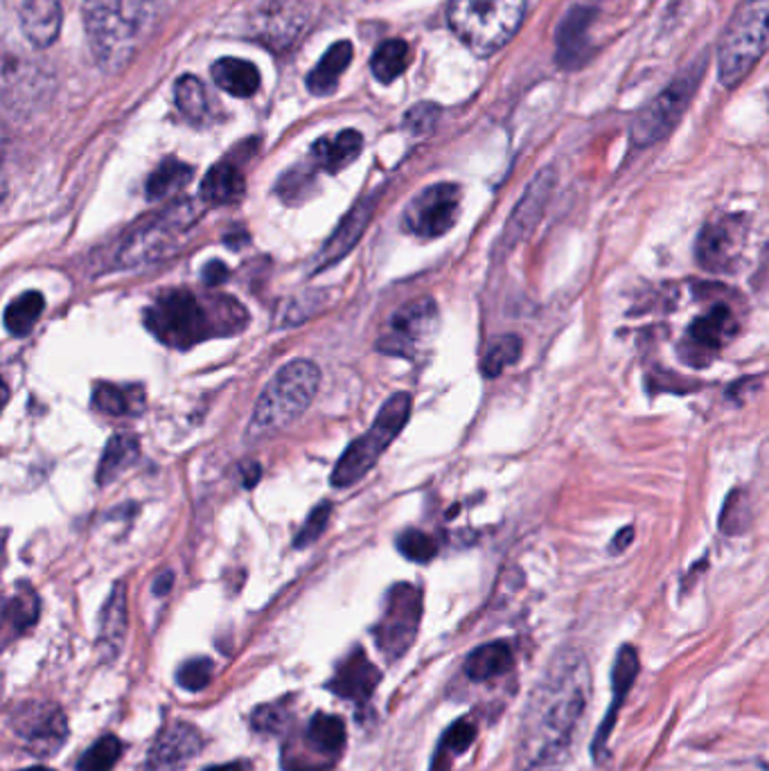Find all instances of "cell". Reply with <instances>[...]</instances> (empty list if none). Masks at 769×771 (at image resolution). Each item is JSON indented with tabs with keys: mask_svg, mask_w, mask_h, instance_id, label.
Listing matches in <instances>:
<instances>
[{
	"mask_svg": "<svg viewBox=\"0 0 769 771\" xmlns=\"http://www.w3.org/2000/svg\"><path fill=\"white\" fill-rule=\"evenodd\" d=\"M591 693L584 655L565 648L548 661L520 728L517 771H562Z\"/></svg>",
	"mask_w": 769,
	"mask_h": 771,
	"instance_id": "obj_1",
	"label": "cell"
},
{
	"mask_svg": "<svg viewBox=\"0 0 769 771\" xmlns=\"http://www.w3.org/2000/svg\"><path fill=\"white\" fill-rule=\"evenodd\" d=\"M147 329L167 348L190 350L215 336L248 327V312L231 295L199 298L190 289H167L145 310Z\"/></svg>",
	"mask_w": 769,
	"mask_h": 771,
	"instance_id": "obj_2",
	"label": "cell"
},
{
	"mask_svg": "<svg viewBox=\"0 0 769 771\" xmlns=\"http://www.w3.org/2000/svg\"><path fill=\"white\" fill-rule=\"evenodd\" d=\"M158 14V0H83V27L98 66L118 72L132 64Z\"/></svg>",
	"mask_w": 769,
	"mask_h": 771,
	"instance_id": "obj_3",
	"label": "cell"
},
{
	"mask_svg": "<svg viewBox=\"0 0 769 771\" xmlns=\"http://www.w3.org/2000/svg\"><path fill=\"white\" fill-rule=\"evenodd\" d=\"M201 210L192 199L175 201L165 210L152 214L126 233L111 255V269H132L147 262L163 260L175 253L186 233L199 222Z\"/></svg>",
	"mask_w": 769,
	"mask_h": 771,
	"instance_id": "obj_4",
	"label": "cell"
},
{
	"mask_svg": "<svg viewBox=\"0 0 769 771\" xmlns=\"http://www.w3.org/2000/svg\"><path fill=\"white\" fill-rule=\"evenodd\" d=\"M528 0H452L454 34L479 57L499 53L522 27Z\"/></svg>",
	"mask_w": 769,
	"mask_h": 771,
	"instance_id": "obj_5",
	"label": "cell"
},
{
	"mask_svg": "<svg viewBox=\"0 0 769 771\" xmlns=\"http://www.w3.org/2000/svg\"><path fill=\"white\" fill-rule=\"evenodd\" d=\"M321 370L314 361L296 359L282 366L267 383L250 417V432L269 434L301 417L314 402Z\"/></svg>",
	"mask_w": 769,
	"mask_h": 771,
	"instance_id": "obj_6",
	"label": "cell"
},
{
	"mask_svg": "<svg viewBox=\"0 0 769 771\" xmlns=\"http://www.w3.org/2000/svg\"><path fill=\"white\" fill-rule=\"evenodd\" d=\"M769 53V0H747L726 27L717 48V75L726 89L736 86Z\"/></svg>",
	"mask_w": 769,
	"mask_h": 771,
	"instance_id": "obj_7",
	"label": "cell"
},
{
	"mask_svg": "<svg viewBox=\"0 0 769 771\" xmlns=\"http://www.w3.org/2000/svg\"><path fill=\"white\" fill-rule=\"evenodd\" d=\"M411 415V395L395 393L379 409L372 426L357 438L344 456L338 458L332 471V485L344 490L357 485L368 471L377 465L381 454L391 447V443L402 434Z\"/></svg>",
	"mask_w": 769,
	"mask_h": 771,
	"instance_id": "obj_8",
	"label": "cell"
},
{
	"mask_svg": "<svg viewBox=\"0 0 769 771\" xmlns=\"http://www.w3.org/2000/svg\"><path fill=\"white\" fill-rule=\"evenodd\" d=\"M702 75L704 64L689 68L681 77H677L659 98H655L636 115L632 124V143L636 147H650L672 132L681 115L687 113L693 96L698 93Z\"/></svg>",
	"mask_w": 769,
	"mask_h": 771,
	"instance_id": "obj_9",
	"label": "cell"
},
{
	"mask_svg": "<svg viewBox=\"0 0 769 771\" xmlns=\"http://www.w3.org/2000/svg\"><path fill=\"white\" fill-rule=\"evenodd\" d=\"M422 618V591L415 584L400 582L389 595L383 614L372 632L377 648L389 661L402 659L417 636Z\"/></svg>",
	"mask_w": 769,
	"mask_h": 771,
	"instance_id": "obj_10",
	"label": "cell"
},
{
	"mask_svg": "<svg viewBox=\"0 0 769 771\" xmlns=\"http://www.w3.org/2000/svg\"><path fill=\"white\" fill-rule=\"evenodd\" d=\"M460 188L454 183H436L411 199L402 214L404 231L417 239H438L447 235L460 214Z\"/></svg>",
	"mask_w": 769,
	"mask_h": 771,
	"instance_id": "obj_11",
	"label": "cell"
},
{
	"mask_svg": "<svg viewBox=\"0 0 769 771\" xmlns=\"http://www.w3.org/2000/svg\"><path fill=\"white\" fill-rule=\"evenodd\" d=\"M438 305L434 298H417L400 308L391 323L389 332L377 340V350L393 357H415L438 332Z\"/></svg>",
	"mask_w": 769,
	"mask_h": 771,
	"instance_id": "obj_12",
	"label": "cell"
},
{
	"mask_svg": "<svg viewBox=\"0 0 769 771\" xmlns=\"http://www.w3.org/2000/svg\"><path fill=\"white\" fill-rule=\"evenodd\" d=\"M16 738L36 756L55 753L68 736V724L59 706L48 702H32L21 706L12 717Z\"/></svg>",
	"mask_w": 769,
	"mask_h": 771,
	"instance_id": "obj_13",
	"label": "cell"
},
{
	"mask_svg": "<svg viewBox=\"0 0 769 771\" xmlns=\"http://www.w3.org/2000/svg\"><path fill=\"white\" fill-rule=\"evenodd\" d=\"M736 329L738 325L734 312L726 305H715L706 316L698 319L689 327L679 355L687 364L702 368L717 357V353L724 348V343L734 338Z\"/></svg>",
	"mask_w": 769,
	"mask_h": 771,
	"instance_id": "obj_14",
	"label": "cell"
},
{
	"mask_svg": "<svg viewBox=\"0 0 769 771\" xmlns=\"http://www.w3.org/2000/svg\"><path fill=\"white\" fill-rule=\"evenodd\" d=\"M747 235V224L740 214L722 217L704 226L698 239V260L711 273H729L738 262Z\"/></svg>",
	"mask_w": 769,
	"mask_h": 771,
	"instance_id": "obj_15",
	"label": "cell"
},
{
	"mask_svg": "<svg viewBox=\"0 0 769 771\" xmlns=\"http://www.w3.org/2000/svg\"><path fill=\"white\" fill-rule=\"evenodd\" d=\"M553 188H555V169L546 167L533 179V183L526 188V192L520 199V203L515 205V210H512L510 220H508V224L497 242L499 255L510 253L535 231V226L539 224L542 214L548 205Z\"/></svg>",
	"mask_w": 769,
	"mask_h": 771,
	"instance_id": "obj_16",
	"label": "cell"
},
{
	"mask_svg": "<svg viewBox=\"0 0 769 771\" xmlns=\"http://www.w3.org/2000/svg\"><path fill=\"white\" fill-rule=\"evenodd\" d=\"M638 655L632 646H623L616 655V661H614V670H612V704L603 717V724L601 728L595 731V738H593V745H591V751H593V758L598 762H603L608 758V742H610V736H612V728L616 724V717H618V711L621 706L625 704L629 691H632V685L638 677Z\"/></svg>",
	"mask_w": 769,
	"mask_h": 771,
	"instance_id": "obj_17",
	"label": "cell"
},
{
	"mask_svg": "<svg viewBox=\"0 0 769 771\" xmlns=\"http://www.w3.org/2000/svg\"><path fill=\"white\" fill-rule=\"evenodd\" d=\"M379 681L381 674L377 666L368 659V655L361 648H357L338 663L334 677L327 681V691L355 704H366L377 691Z\"/></svg>",
	"mask_w": 769,
	"mask_h": 771,
	"instance_id": "obj_18",
	"label": "cell"
},
{
	"mask_svg": "<svg viewBox=\"0 0 769 771\" xmlns=\"http://www.w3.org/2000/svg\"><path fill=\"white\" fill-rule=\"evenodd\" d=\"M203 742L194 726L186 722L169 724L165 731L156 738L152 753H149V769L152 771H175L188 764L199 751Z\"/></svg>",
	"mask_w": 769,
	"mask_h": 771,
	"instance_id": "obj_19",
	"label": "cell"
},
{
	"mask_svg": "<svg viewBox=\"0 0 769 771\" xmlns=\"http://www.w3.org/2000/svg\"><path fill=\"white\" fill-rule=\"evenodd\" d=\"M372 212H375V197L361 199L353 205V210L346 214L344 220H341L336 231L330 235V239L325 242V246L316 255V269L314 271H323V269L336 265L338 260H344V257L355 248V244L361 239V235L366 233V228L372 220Z\"/></svg>",
	"mask_w": 769,
	"mask_h": 771,
	"instance_id": "obj_20",
	"label": "cell"
},
{
	"mask_svg": "<svg viewBox=\"0 0 769 771\" xmlns=\"http://www.w3.org/2000/svg\"><path fill=\"white\" fill-rule=\"evenodd\" d=\"M308 23V12L293 0H271V3L255 16V32L269 46H287Z\"/></svg>",
	"mask_w": 769,
	"mask_h": 771,
	"instance_id": "obj_21",
	"label": "cell"
},
{
	"mask_svg": "<svg viewBox=\"0 0 769 771\" xmlns=\"http://www.w3.org/2000/svg\"><path fill=\"white\" fill-rule=\"evenodd\" d=\"M14 8L19 10L23 34L32 46H53L59 36L64 19L59 0H16Z\"/></svg>",
	"mask_w": 769,
	"mask_h": 771,
	"instance_id": "obj_22",
	"label": "cell"
},
{
	"mask_svg": "<svg viewBox=\"0 0 769 771\" xmlns=\"http://www.w3.org/2000/svg\"><path fill=\"white\" fill-rule=\"evenodd\" d=\"M595 19V10L587 5H576L565 16L558 30V64L562 68H576L587 57V41L589 30Z\"/></svg>",
	"mask_w": 769,
	"mask_h": 771,
	"instance_id": "obj_23",
	"label": "cell"
},
{
	"mask_svg": "<svg viewBox=\"0 0 769 771\" xmlns=\"http://www.w3.org/2000/svg\"><path fill=\"white\" fill-rule=\"evenodd\" d=\"M126 625H130V614H126V589L122 582H118L100 616L98 646L104 661H113L120 655L126 638Z\"/></svg>",
	"mask_w": 769,
	"mask_h": 771,
	"instance_id": "obj_24",
	"label": "cell"
},
{
	"mask_svg": "<svg viewBox=\"0 0 769 771\" xmlns=\"http://www.w3.org/2000/svg\"><path fill=\"white\" fill-rule=\"evenodd\" d=\"M364 149V138L355 128H346V132L336 134L334 138H321L312 147V165L327 171V175H336V171L346 169L353 165Z\"/></svg>",
	"mask_w": 769,
	"mask_h": 771,
	"instance_id": "obj_25",
	"label": "cell"
},
{
	"mask_svg": "<svg viewBox=\"0 0 769 771\" xmlns=\"http://www.w3.org/2000/svg\"><path fill=\"white\" fill-rule=\"evenodd\" d=\"M246 181L233 160H222L208 169L201 181V201L208 205H231L244 197Z\"/></svg>",
	"mask_w": 769,
	"mask_h": 771,
	"instance_id": "obj_26",
	"label": "cell"
},
{
	"mask_svg": "<svg viewBox=\"0 0 769 771\" xmlns=\"http://www.w3.org/2000/svg\"><path fill=\"white\" fill-rule=\"evenodd\" d=\"M515 666V655L512 648L503 640L486 642V646L477 648L465 661V674L472 681H490L497 677H503Z\"/></svg>",
	"mask_w": 769,
	"mask_h": 771,
	"instance_id": "obj_27",
	"label": "cell"
},
{
	"mask_svg": "<svg viewBox=\"0 0 769 771\" xmlns=\"http://www.w3.org/2000/svg\"><path fill=\"white\" fill-rule=\"evenodd\" d=\"M212 79L218 81L220 89L235 98H250L260 89V70L250 62L235 57H224L212 64Z\"/></svg>",
	"mask_w": 769,
	"mask_h": 771,
	"instance_id": "obj_28",
	"label": "cell"
},
{
	"mask_svg": "<svg viewBox=\"0 0 769 771\" xmlns=\"http://www.w3.org/2000/svg\"><path fill=\"white\" fill-rule=\"evenodd\" d=\"M353 62V43L350 41H338L323 55V59L314 66V70L308 77V89L314 96H327L332 93L341 75L346 72V68Z\"/></svg>",
	"mask_w": 769,
	"mask_h": 771,
	"instance_id": "obj_29",
	"label": "cell"
},
{
	"mask_svg": "<svg viewBox=\"0 0 769 771\" xmlns=\"http://www.w3.org/2000/svg\"><path fill=\"white\" fill-rule=\"evenodd\" d=\"M141 456V445L132 434H118L104 447L100 467H98V483H113L124 469H130Z\"/></svg>",
	"mask_w": 769,
	"mask_h": 771,
	"instance_id": "obj_30",
	"label": "cell"
},
{
	"mask_svg": "<svg viewBox=\"0 0 769 771\" xmlns=\"http://www.w3.org/2000/svg\"><path fill=\"white\" fill-rule=\"evenodd\" d=\"M93 406L107 415H134L145 409V391L141 386H115V383H100L93 391Z\"/></svg>",
	"mask_w": 769,
	"mask_h": 771,
	"instance_id": "obj_31",
	"label": "cell"
},
{
	"mask_svg": "<svg viewBox=\"0 0 769 771\" xmlns=\"http://www.w3.org/2000/svg\"><path fill=\"white\" fill-rule=\"evenodd\" d=\"M192 175L194 169L188 163L179 158H165L147 179V186H145L147 199L160 201L169 194H175L177 190L186 188L192 181Z\"/></svg>",
	"mask_w": 769,
	"mask_h": 771,
	"instance_id": "obj_32",
	"label": "cell"
},
{
	"mask_svg": "<svg viewBox=\"0 0 769 771\" xmlns=\"http://www.w3.org/2000/svg\"><path fill=\"white\" fill-rule=\"evenodd\" d=\"M308 742L319 753L336 756L346 745L344 719L327 713H316L308 726Z\"/></svg>",
	"mask_w": 769,
	"mask_h": 771,
	"instance_id": "obj_33",
	"label": "cell"
},
{
	"mask_svg": "<svg viewBox=\"0 0 769 771\" xmlns=\"http://www.w3.org/2000/svg\"><path fill=\"white\" fill-rule=\"evenodd\" d=\"M46 310V300L38 291H25L5 310V329L12 336H27Z\"/></svg>",
	"mask_w": 769,
	"mask_h": 771,
	"instance_id": "obj_34",
	"label": "cell"
},
{
	"mask_svg": "<svg viewBox=\"0 0 769 771\" xmlns=\"http://www.w3.org/2000/svg\"><path fill=\"white\" fill-rule=\"evenodd\" d=\"M409 62H411V51L406 46V41L391 38L387 43H381V46L375 51L370 59V68L381 83H391L406 70Z\"/></svg>",
	"mask_w": 769,
	"mask_h": 771,
	"instance_id": "obj_35",
	"label": "cell"
},
{
	"mask_svg": "<svg viewBox=\"0 0 769 771\" xmlns=\"http://www.w3.org/2000/svg\"><path fill=\"white\" fill-rule=\"evenodd\" d=\"M175 98H177L179 111L188 120L199 124V122H205L210 118V98H208L205 86L197 77H192V75L181 77L177 81Z\"/></svg>",
	"mask_w": 769,
	"mask_h": 771,
	"instance_id": "obj_36",
	"label": "cell"
},
{
	"mask_svg": "<svg viewBox=\"0 0 769 771\" xmlns=\"http://www.w3.org/2000/svg\"><path fill=\"white\" fill-rule=\"evenodd\" d=\"M522 357V338L515 334L499 336L490 343V348L481 361V370L486 377H499L508 366L517 364Z\"/></svg>",
	"mask_w": 769,
	"mask_h": 771,
	"instance_id": "obj_37",
	"label": "cell"
},
{
	"mask_svg": "<svg viewBox=\"0 0 769 771\" xmlns=\"http://www.w3.org/2000/svg\"><path fill=\"white\" fill-rule=\"evenodd\" d=\"M477 734H479V726H477V722H475L472 717H460L458 722H454V724L447 728V731H445L443 740H441L434 769H436L443 760H449V758H454V756L465 753L469 747L475 745Z\"/></svg>",
	"mask_w": 769,
	"mask_h": 771,
	"instance_id": "obj_38",
	"label": "cell"
},
{
	"mask_svg": "<svg viewBox=\"0 0 769 771\" xmlns=\"http://www.w3.org/2000/svg\"><path fill=\"white\" fill-rule=\"evenodd\" d=\"M8 625L14 632H25L38 621V595L30 586H21L5 607Z\"/></svg>",
	"mask_w": 769,
	"mask_h": 771,
	"instance_id": "obj_39",
	"label": "cell"
},
{
	"mask_svg": "<svg viewBox=\"0 0 769 771\" xmlns=\"http://www.w3.org/2000/svg\"><path fill=\"white\" fill-rule=\"evenodd\" d=\"M122 756V742L115 736L100 738L77 762V771H111Z\"/></svg>",
	"mask_w": 769,
	"mask_h": 771,
	"instance_id": "obj_40",
	"label": "cell"
},
{
	"mask_svg": "<svg viewBox=\"0 0 769 771\" xmlns=\"http://www.w3.org/2000/svg\"><path fill=\"white\" fill-rule=\"evenodd\" d=\"M395 546L406 557V560H411L415 565L432 562L434 557L438 555L436 539L432 535L422 533V530H415V528H409V530L400 533L398 539H395Z\"/></svg>",
	"mask_w": 769,
	"mask_h": 771,
	"instance_id": "obj_41",
	"label": "cell"
},
{
	"mask_svg": "<svg viewBox=\"0 0 769 771\" xmlns=\"http://www.w3.org/2000/svg\"><path fill=\"white\" fill-rule=\"evenodd\" d=\"M314 167H293L289 171H285L282 179L276 186L278 197L285 203H301L310 197V188H314Z\"/></svg>",
	"mask_w": 769,
	"mask_h": 771,
	"instance_id": "obj_42",
	"label": "cell"
},
{
	"mask_svg": "<svg viewBox=\"0 0 769 771\" xmlns=\"http://www.w3.org/2000/svg\"><path fill=\"white\" fill-rule=\"evenodd\" d=\"M749 524V499L745 492L736 490L726 499L722 514H720V528L726 535H740Z\"/></svg>",
	"mask_w": 769,
	"mask_h": 771,
	"instance_id": "obj_43",
	"label": "cell"
},
{
	"mask_svg": "<svg viewBox=\"0 0 769 771\" xmlns=\"http://www.w3.org/2000/svg\"><path fill=\"white\" fill-rule=\"evenodd\" d=\"M212 674H215V666H212L210 659L201 657V659H190L186 661L179 672H177V683L181 685L183 691L190 693H199L203 691L205 685L212 681Z\"/></svg>",
	"mask_w": 769,
	"mask_h": 771,
	"instance_id": "obj_44",
	"label": "cell"
},
{
	"mask_svg": "<svg viewBox=\"0 0 769 771\" xmlns=\"http://www.w3.org/2000/svg\"><path fill=\"white\" fill-rule=\"evenodd\" d=\"M330 514H332V503H330V501L319 503V505L310 512V517H308V522L303 524L301 533L296 535L293 546H296V548H308V546H312V544L325 533L327 522H330Z\"/></svg>",
	"mask_w": 769,
	"mask_h": 771,
	"instance_id": "obj_45",
	"label": "cell"
},
{
	"mask_svg": "<svg viewBox=\"0 0 769 771\" xmlns=\"http://www.w3.org/2000/svg\"><path fill=\"white\" fill-rule=\"evenodd\" d=\"M253 728L255 731H260V734H278L282 724H285V713H282V706H260L258 711L253 713V719H250Z\"/></svg>",
	"mask_w": 769,
	"mask_h": 771,
	"instance_id": "obj_46",
	"label": "cell"
},
{
	"mask_svg": "<svg viewBox=\"0 0 769 771\" xmlns=\"http://www.w3.org/2000/svg\"><path fill=\"white\" fill-rule=\"evenodd\" d=\"M441 109L436 104H417L406 113V126L413 134H426L436 124Z\"/></svg>",
	"mask_w": 769,
	"mask_h": 771,
	"instance_id": "obj_47",
	"label": "cell"
},
{
	"mask_svg": "<svg viewBox=\"0 0 769 771\" xmlns=\"http://www.w3.org/2000/svg\"><path fill=\"white\" fill-rule=\"evenodd\" d=\"M229 276H231V271H229V267H226L222 260H210V262L203 265V269H201V278H203V282H205L208 287H220V284H224V282L229 280Z\"/></svg>",
	"mask_w": 769,
	"mask_h": 771,
	"instance_id": "obj_48",
	"label": "cell"
},
{
	"mask_svg": "<svg viewBox=\"0 0 769 771\" xmlns=\"http://www.w3.org/2000/svg\"><path fill=\"white\" fill-rule=\"evenodd\" d=\"M258 481H260V465L258 462H248L244 467V488L258 485Z\"/></svg>",
	"mask_w": 769,
	"mask_h": 771,
	"instance_id": "obj_49",
	"label": "cell"
},
{
	"mask_svg": "<svg viewBox=\"0 0 769 771\" xmlns=\"http://www.w3.org/2000/svg\"><path fill=\"white\" fill-rule=\"evenodd\" d=\"M632 539H634V530H632V528H623V530L614 537V541H612V552L625 550V548L629 546Z\"/></svg>",
	"mask_w": 769,
	"mask_h": 771,
	"instance_id": "obj_50",
	"label": "cell"
},
{
	"mask_svg": "<svg viewBox=\"0 0 769 771\" xmlns=\"http://www.w3.org/2000/svg\"><path fill=\"white\" fill-rule=\"evenodd\" d=\"M172 580H175V576L172 573H163V576H158L156 578V582H154V593L156 595H165L167 591H169V586H172Z\"/></svg>",
	"mask_w": 769,
	"mask_h": 771,
	"instance_id": "obj_51",
	"label": "cell"
},
{
	"mask_svg": "<svg viewBox=\"0 0 769 771\" xmlns=\"http://www.w3.org/2000/svg\"><path fill=\"white\" fill-rule=\"evenodd\" d=\"M203 771H244V767L239 762H229V764H218V767H208Z\"/></svg>",
	"mask_w": 769,
	"mask_h": 771,
	"instance_id": "obj_52",
	"label": "cell"
},
{
	"mask_svg": "<svg viewBox=\"0 0 769 771\" xmlns=\"http://www.w3.org/2000/svg\"><path fill=\"white\" fill-rule=\"evenodd\" d=\"M21 771H53L48 767H27V769H21Z\"/></svg>",
	"mask_w": 769,
	"mask_h": 771,
	"instance_id": "obj_53",
	"label": "cell"
}]
</instances>
